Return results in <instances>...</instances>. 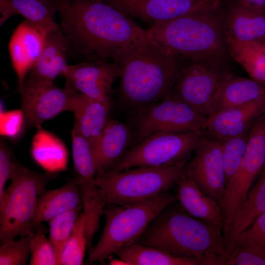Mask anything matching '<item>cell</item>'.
I'll use <instances>...</instances> for the list:
<instances>
[{
  "mask_svg": "<svg viewBox=\"0 0 265 265\" xmlns=\"http://www.w3.org/2000/svg\"><path fill=\"white\" fill-rule=\"evenodd\" d=\"M57 12L69 54L81 61H112L146 31L104 0H57Z\"/></svg>",
  "mask_w": 265,
  "mask_h": 265,
  "instance_id": "cell-1",
  "label": "cell"
},
{
  "mask_svg": "<svg viewBox=\"0 0 265 265\" xmlns=\"http://www.w3.org/2000/svg\"><path fill=\"white\" fill-rule=\"evenodd\" d=\"M112 61L121 70L118 102L129 115L171 95L179 75L192 62L161 46L147 30L120 50Z\"/></svg>",
  "mask_w": 265,
  "mask_h": 265,
  "instance_id": "cell-2",
  "label": "cell"
},
{
  "mask_svg": "<svg viewBox=\"0 0 265 265\" xmlns=\"http://www.w3.org/2000/svg\"><path fill=\"white\" fill-rule=\"evenodd\" d=\"M147 31L159 45L178 56L228 67L231 57L222 2L151 27Z\"/></svg>",
  "mask_w": 265,
  "mask_h": 265,
  "instance_id": "cell-3",
  "label": "cell"
},
{
  "mask_svg": "<svg viewBox=\"0 0 265 265\" xmlns=\"http://www.w3.org/2000/svg\"><path fill=\"white\" fill-rule=\"evenodd\" d=\"M135 242L176 257L202 259L205 265L207 258L227 252L222 225L191 215L177 199L151 220Z\"/></svg>",
  "mask_w": 265,
  "mask_h": 265,
  "instance_id": "cell-4",
  "label": "cell"
},
{
  "mask_svg": "<svg viewBox=\"0 0 265 265\" xmlns=\"http://www.w3.org/2000/svg\"><path fill=\"white\" fill-rule=\"evenodd\" d=\"M177 199V195L168 191L130 205L106 204L105 224L97 243L88 251V261L104 264L118 250L135 242L151 220Z\"/></svg>",
  "mask_w": 265,
  "mask_h": 265,
  "instance_id": "cell-5",
  "label": "cell"
},
{
  "mask_svg": "<svg viewBox=\"0 0 265 265\" xmlns=\"http://www.w3.org/2000/svg\"><path fill=\"white\" fill-rule=\"evenodd\" d=\"M187 163L107 170L96 174V182L106 205H130L169 191L185 174Z\"/></svg>",
  "mask_w": 265,
  "mask_h": 265,
  "instance_id": "cell-6",
  "label": "cell"
},
{
  "mask_svg": "<svg viewBox=\"0 0 265 265\" xmlns=\"http://www.w3.org/2000/svg\"><path fill=\"white\" fill-rule=\"evenodd\" d=\"M58 175L33 171L16 159L10 184L0 204V245L32 234L38 198L49 182Z\"/></svg>",
  "mask_w": 265,
  "mask_h": 265,
  "instance_id": "cell-7",
  "label": "cell"
},
{
  "mask_svg": "<svg viewBox=\"0 0 265 265\" xmlns=\"http://www.w3.org/2000/svg\"><path fill=\"white\" fill-rule=\"evenodd\" d=\"M204 136L203 132L153 134L131 146L108 170L118 171L136 167H162L187 163Z\"/></svg>",
  "mask_w": 265,
  "mask_h": 265,
  "instance_id": "cell-8",
  "label": "cell"
},
{
  "mask_svg": "<svg viewBox=\"0 0 265 265\" xmlns=\"http://www.w3.org/2000/svg\"><path fill=\"white\" fill-rule=\"evenodd\" d=\"M207 118L171 94L130 114L127 125L133 145L158 132H203Z\"/></svg>",
  "mask_w": 265,
  "mask_h": 265,
  "instance_id": "cell-9",
  "label": "cell"
},
{
  "mask_svg": "<svg viewBox=\"0 0 265 265\" xmlns=\"http://www.w3.org/2000/svg\"><path fill=\"white\" fill-rule=\"evenodd\" d=\"M265 166V113L257 119L250 130L244 156L218 202L223 216V235L249 193L255 179Z\"/></svg>",
  "mask_w": 265,
  "mask_h": 265,
  "instance_id": "cell-10",
  "label": "cell"
},
{
  "mask_svg": "<svg viewBox=\"0 0 265 265\" xmlns=\"http://www.w3.org/2000/svg\"><path fill=\"white\" fill-rule=\"evenodd\" d=\"M233 75L227 67L205 62H191L177 77L172 95L206 117L208 106Z\"/></svg>",
  "mask_w": 265,
  "mask_h": 265,
  "instance_id": "cell-11",
  "label": "cell"
},
{
  "mask_svg": "<svg viewBox=\"0 0 265 265\" xmlns=\"http://www.w3.org/2000/svg\"><path fill=\"white\" fill-rule=\"evenodd\" d=\"M26 129L41 127L65 111L72 112L78 92L65 86L25 81L19 90Z\"/></svg>",
  "mask_w": 265,
  "mask_h": 265,
  "instance_id": "cell-12",
  "label": "cell"
},
{
  "mask_svg": "<svg viewBox=\"0 0 265 265\" xmlns=\"http://www.w3.org/2000/svg\"><path fill=\"white\" fill-rule=\"evenodd\" d=\"M185 175L218 202L226 187L220 141L205 135L188 161Z\"/></svg>",
  "mask_w": 265,
  "mask_h": 265,
  "instance_id": "cell-13",
  "label": "cell"
},
{
  "mask_svg": "<svg viewBox=\"0 0 265 265\" xmlns=\"http://www.w3.org/2000/svg\"><path fill=\"white\" fill-rule=\"evenodd\" d=\"M131 18L160 25L194 13L222 0H104Z\"/></svg>",
  "mask_w": 265,
  "mask_h": 265,
  "instance_id": "cell-14",
  "label": "cell"
},
{
  "mask_svg": "<svg viewBox=\"0 0 265 265\" xmlns=\"http://www.w3.org/2000/svg\"><path fill=\"white\" fill-rule=\"evenodd\" d=\"M66 86L86 97L99 100L111 98L115 80L121 70L114 61H81L67 65L62 75Z\"/></svg>",
  "mask_w": 265,
  "mask_h": 265,
  "instance_id": "cell-15",
  "label": "cell"
},
{
  "mask_svg": "<svg viewBox=\"0 0 265 265\" xmlns=\"http://www.w3.org/2000/svg\"><path fill=\"white\" fill-rule=\"evenodd\" d=\"M265 113V95L210 115L203 132L206 136L222 141L249 131Z\"/></svg>",
  "mask_w": 265,
  "mask_h": 265,
  "instance_id": "cell-16",
  "label": "cell"
},
{
  "mask_svg": "<svg viewBox=\"0 0 265 265\" xmlns=\"http://www.w3.org/2000/svg\"><path fill=\"white\" fill-rule=\"evenodd\" d=\"M46 37L36 27L24 20L14 29L8 49L11 62L17 78L19 91L30 70L39 58Z\"/></svg>",
  "mask_w": 265,
  "mask_h": 265,
  "instance_id": "cell-17",
  "label": "cell"
},
{
  "mask_svg": "<svg viewBox=\"0 0 265 265\" xmlns=\"http://www.w3.org/2000/svg\"><path fill=\"white\" fill-rule=\"evenodd\" d=\"M68 44L59 26L46 36L43 50L29 71L25 81L53 83L57 77L62 75L68 65Z\"/></svg>",
  "mask_w": 265,
  "mask_h": 265,
  "instance_id": "cell-18",
  "label": "cell"
},
{
  "mask_svg": "<svg viewBox=\"0 0 265 265\" xmlns=\"http://www.w3.org/2000/svg\"><path fill=\"white\" fill-rule=\"evenodd\" d=\"M132 132L127 124L110 119L92 153L97 173L110 169L132 145Z\"/></svg>",
  "mask_w": 265,
  "mask_h": 265,
  "instance_id": "cell-19",
  "label": "cell"
},
{
  "mask_svg": "<svg viewBox=\"0 0 265 265\" xmlns=\"http://www.w3.org/2000/svg\"><path fill=\"white\" fill-rule=\"evenodd\" d=\"M111 98L99 100L78 92L72 113L74 126L89 142L92 149L100 138L109 121Z\"/></svg>",
  "mask_w": 265,
  "mask_h": 265,
  "instance_id": "cell-20",
  "label": "cell"
},
{
  "mask_svg": "<svg viewBox=\"0 0 265 265\" xmlns=\"http://www.w3.org/2000/svg\"><path fill=\"white\" fill-rule=\"evenodd\" d=\"M57 0H0V25L21 15L46 37L59 26L55 19Z\"/></svg>",
  "mask_w": 265,
  "mask_h": 265,
  "instance_id": "cell-21",
  "label": "cell"
},
{
  "mask_svg": "<svg viewBox=\"0 0 265 265\" xmlns=\"http://www.w3.org/2000/svg\"><path fill=\"white\" fill-rule=\"evenodd\" d=\"M227 40L238 43L265 40V12L230 3L224 8Z\"/></svg>",
  "mask_w": 265,
  "mask_h": 265,
  "instance_id": "cell-22",
  "label": "cell"
},
{
  "mask_svg": "<svg viewBox=\"0 0 265 265\" xmlns=\"http://www.w3.org/2000/svg\"><path fill=\"white\" fill-rule=\"evenodd\" d=\"M80 206L82 197L74 178L59 188L45 190L37 201L32 220L33 231L43 223Z\"/></svg>",
  "mask_w": 265,
  "mask_h": 265,
  "instance_id": "cell-23",
  "label": "cell"
},
{
  "mask_svg": "<svg viewBox=\"0 0 265 265\" xmlns=\"http://www.w3.org/2000/svg\"><path fill=\"white\" fill-rule=\"evenodd\" d=\"M72 152L75 172L82 199L86 202L97 200L101 195L96 182V170L92 147L73 127L71 131Z\"/></svg>",
  "mask_w": 265,
  "mask_h": 265,
  "instance_id": "cell-24",
  "label": "cell"
},
{
  "mask_svg": "<svg viewBox=\"0 0 265 265\" xmlns=\"http://www.w3.org/2000/svg\"><path fill=\"white\" fill-rule=\"evenodd\" d=\"M265 95V84L233 75L223 84L206 109L208 117L217 112L251 102Z\"/></svg>",
  "mask_w": 265,
  "mask_h": 265,
  "instance_id": "cell-25",
  "label": "cell"
},
{
  "mask_svg": "<svg viewBox=\"0 0 265 265\" xmlns=\"http://www.w3.org/2000/svg\"><path fill=\"white\" fill-rule=\"evenodd\" d=\"M175 186L177 200L189 214L206 223L223 227L222 212L216 200L202 191L185 174Z\"/></svg>",
  "mask_w": 265,
  "mask_h": 265,
  "instance_id": "cell-26",
  "label": "cell"
},
{
  "mask_svg": "<svg viewBox=\"0 0 265 265\" xmlns=\"http://www.w3.org/2000/svg\"><path fill=\"white\" fill-rule=\"evenodd\" d=\"M31 144L33 160L45 171L59 174L67 169L69 154L66 146L58 137L39 127Z\"/></svg>",
  "mask_w": 265,
  "mask_h": 265,
  "instance_id": "cell-27",
  "label": "cell"
},
{
  "mask_svg": "<svg viewBox=\"0 0 265 265\" xmlns=\"http://www.w3.org/2000/svg\"><path fill=\"white\" fill-rule=\"evenodd\" d=\"M261 173L259 180L250 190L224 235L227 248L238 235L265 213V166Z\"/></svg>",
  "mask_w": 265,
  "mask_h": 265,
  "instance_id": "cell-28",
  "label": "cell"
},
{
  "mask_svg": "<svg viewBox=\"0 0 265 265\" xmlns=\"http://www.w3.org/2000/svg\"><path fill=\"white\" fill-rule=\"evenodd\" d=\"M114 254L127 265H204L202 259L176 257L136 242L119 249Z\"/></svg>",
  "mask_w": 265,
  "mask_h": 265,
  "instance_id": "cell-29",
  "label": "cell"
},
{
  "mask_svg": "<svg viewBox=\"0 0 265 265\" xmlns=\"http://www.w3.org/2000/svg\"><path fill=\"white\" fill-rule=\"evenodd\" d=\"M229 53L250 77L265 84V48L261 42L241 43L227 40Z\"/></svg>",
  "mask_w": 265,
  "mask_h": 265,
  "instance_id": "cell-30",
  "label": "cell"
},
{
  "mask_svg": "<svg viewBox=\"0 0 265 265\" xmlns=\"http://www.w3.org/2000/svg\"><path fill=\"white\" fill-rule=\"evenodd\" d=\"M83 209L82 206L61 214L48 222L49 239L54 250L58 265H60L62 252L70 238L77 217Z\"/></svg>",
  "mask_w": 265,
  "mask_h": 265,
  "instance_id": "cell-31",
  "label": "cell"
},
{
  "mask_svg": "<svg viewBox=\"0 0 265 265\" xmlns=\"http://www.w3.org/2000/svg\"><path fill=\"white\" fill-rule=\"evenodd\" d=\"M87 243L85 217L83 212H80L62 252L60 265H83Z\"/></svg>",
  "mask_w": 265,
  "mask_h": 265,
  "instance_id": "cell-32",
  "label": "cell"
},
{
  "mask_svg": "<svg viewBox=\"0 0 265 265\" xmlns=\"http://www.w3.org/2000/svg\"><path fill=\"white\" fill-rule=\"evenodd\" d=\"M250 130L240 135L219 141L225 173L226 186L238 170L247 150Z\"/></svg>",
  "mask_w": 265,
  "mask_h": 265,
  "instance_id": "cell-33",
  "label": "cell"
},
{
  "mask_svg": "<svg viewBox=\"0 0 265 265\" xmlns=\"http://www.w3.org/2000/svg\"><path fill=\"white\" fill-rule=\"evenodd\" d=\"M243 249L265 259V213L238 235L227 248Z\"/></svg>",
  "mask_w": 265,
  "mask_h": 265,
  "instance_id": "cell-34",
  "label": "cell"
},
{
  "mask_svg": "<svg viewBox=\"0 0 265 265\" xmlns=\"http://www.w3.org/2000/svg\"><path fill=\"white\" fill-rule=\"evenodd\" d=\"M30 265H58L53 248L41 225L30 235Z\"/></svg>",
  "mask_w": 265,
  "mask_h": 265,
  "instance_id": "cell-35",
  "label": "cell"
},
{
  "mask_svg": "<svg viewBox=\"0 0 265 265\" xmlns=\"http://www.w3.org/2000/svg\"><path fill=\"white\" fill-rule=\"evenodd\" d=\"M30 235L13 239L0 247V265H26L31 256Z\"/></svg>",
  "mask_w": 265,
  "mask_h": 265,
  "instance_id": "cell-36",
  "label": "cell"
},
{
  "mask_svg": "<svg viewBox=\"0 0 265 265\" xmlns=\"http://www.w3.org/2000/svg\"><path fill=\"white\" fill-rule=\"evenodd\" d=\"M26 129L25 117L21 109L0 111V136L15 141L22 136Z\"/></svg>",
  "mask_w": 265,
  "mask_h": 265,
  "instance_id": "cell-37",
  "label": "cell"
},
{
  "mask_svg": "<svg viewBox=\"0 0 265 265\" xmlns=\"http://www.w3.org/2000/svg\"><path fill=\"white\" fill-rule=\"evenodd\" d=\"M16 159L8 146L5 138H0V204L4 199L5 186L11 179L14 168Z\"/></svg>",
  "mask_w": 265,
  "mask_h": 265,
  "instance_id": "cell-38",
  "label": "cell"
},
{
  "mask_svg": "<svg viewBox=\"0 0 265 265\" xmlns=\"http://www.w3.org/2000/svg\"><path fill=\"white\" fill-rule=\"evenodd\" d=\"M220 260L221 265H265V259L243 249L228 250Z\"/></svg>",
  "mask_w": 265,
  "mask_h": 265,
  "instance_id": "cell-39",
  "label": "cell"
},
{
  "mask_svg": "<svg viewBox=\"0 0 265 265\" xmlns=\"http://www.w3.org/2000/svg\"><path fill=\"white\" fill-rule=\"evenodd\" d=\"M257 11L265 12V0H231L230 3Z\"/></svg>",
  "mask_w": 265,
  "mask_h": 265,
  "instance_id": "cell-40",
  "label": "cell"
},
{
  "mask_svg": "<svg viewBox=\"0 0 265 265\" xmlns=\"http://www.w3.org/2000/svg\"><path fill=\"white\" fill-rule=\"evenodd\" d=\"M263 44L265 48V40L264 41V42L263 43Z\"/></svg>",
  "mask_w": 265,
  "mask_h": 265,
  "instance_id": "cell-41",
  "label": "cell"
}]
</instances>
